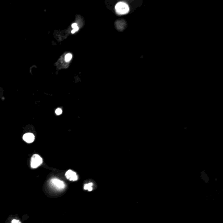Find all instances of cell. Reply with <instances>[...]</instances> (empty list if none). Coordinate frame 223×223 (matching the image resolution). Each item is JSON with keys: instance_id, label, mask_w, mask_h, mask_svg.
<instances>
[{"instance_id": "obj_7", "label": "cell", "mask_w": 223, "mask_h": 223, "mask_svg": "<svg viewBox=\"0 0 223 223\" xmlns=\"http://www.w3.org/2000/svg\"><path fill=\"white\" fill-rule=\"evenodd\" d=\"M71 58H72V55L70 53L67 54L66 56H65V60H66V61H70L71 60Z\"/></svg>"}, {"instance_id": "obj_5", "label": "cell", "mask_w": 223, "mask_h": 223, "mask_svg": "<svg viewBox=\"0 0 223 223\" xmlns=\"http://www.w3.org/2000/svg\"><path fill=\"white\" fill-rule=\"evenodd\" d=\"M34 140H35V136L32 133H26L23 136V140L28 143H32L34 141Z\"/></svg>"}, {"instance_id": "obj_3", "label": "cell", "mask_w": 223, "mask_h": 223, "mask_svg": "<svg viewBox=\"0 0 223 223\" xmlns=\"http://www.w3.org/2000/svg\"><path fill=\"white\" fill-rule=\"evenodd\" d=\"M66 177L71 181H76L78 179V175L74 171L69 170L66 173Z\"/></svg>"}, {"instance_id": "obj_8", "label": "cell", "mask_w": 223, "mask_h": 223, "mask_svg": "<svg viewBox=\"0 0 223 223\" xmlns=\"http://www.w3.org/2000/svg\"><path fill=\"white\" fill-rule=\"evenodd\" d=\"M55 113L57 115H61V113H62V110H61L60 108H58L55 111Z\"/></svg>"}, {"instance_id": "obj_2", "label": "cell", "mask_w": 223, "mask_h": 223, "mask_svg": "<svg viewBox=\"0 0 223 223\" xmlns=\"http://www.w3.org/2000/svg\"><path fill=\"white\" fill-rule=\"evenodd\" d=\"M43 163V159L38 155H33L31 159V167L32 168H37Z\"/></svg>"}, {"instance_id": "obj_1", "label": "cell", "mask_w": 223, "mask_h": 223, "mask_svg": "<svg viewBox=\"0 0 223 223\" xmlns=\"http://www.w3.org/2000/svg\"><path fill=\"white\" fill-rule=\"evenodd\" d=\"M129 6L124 2H119L115 6V11L118 14H125L129 12Z\"/></svg>"}, {"instance_id": "obj_4", "label": "cell", "mask_w": 223, "mask_h": 223, "mask_svg": "<svg viewBox=\"0 0 223 223\" xmlns=\"http://www.w3.org/2000/svg\"><path fill=\"white\" fill-rule=\"evenodd\" d=\"M51 183L54 187H56L57 188H58V189H62V188L65 187V183L62 181H61L58 179L56 178L52 179Z\"/></svg>"}, {"instance_id": "obj_6", "label": "cell", "mask_w": 223, "mask_h": 223, "mask_svg": "<svg viewBox=\"0 0 223 223\" xmlns=\"http://www.w3.org/2000/svg\"><path fill=\"white\" fill-rule=\"evenodd\" d=\"M84 189L86 190L89 192L92 191V190H93V183H89L85 184L84 185Z\"/></svg>"}, {"instance_id": "obj_10", "label": "cell", "mask_w": 223, "mask_h": 223, "mask_svg": "<svg viewBox=\"0 0 223 223\" xmlns=\"http://www.w3.org/2000/svg\"><path fill=\"white\" fill-rule=\"evenodd\" d=\"M78 26H77V23H74V24H72V28H77V27Z\"/></svg>"}, {"instance_id": "obj_9", "label": "cell", "mask_w": 223, "mask_h": 223, "mask_svg": "<svg viewBox=\"0 0 223 223\" xmlns=\"http://www.w3.org/2000/svg\"><path fill=\"white\" fill-rule=\"evenodd\" d=\"M78 30H79V27L77 26V28H74V30H73L71 31V33H75L76 32H77Z\"/></svg>"}, {"instance_id": "obj_11", "label": "cell", "mask_w": 223, "mask_h": 223, "mask_svg": "<svg viewBox=\"0 0 223 223\" xmlns=\"http://www.w3.org/2000/svg\"><path fill=\"white\" fill-rule=\"evenodd\" d=\"M12 222H20V221H19L18 220H13Z\"/></svg>"}]
</instances>
